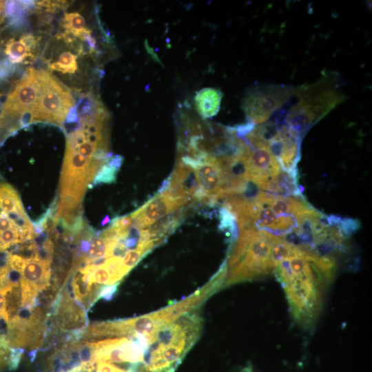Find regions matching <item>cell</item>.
Here are the masks:
<instances>
[{
	"label": "cell",
	"instance_id": "6da1fadb",
	"mask_svg": "<svg viewBox=\"0 0 372 372\" xmlns=\"http://www.w3.org/2000/svg\"><path fill=\"white\" fill-rule=\"evenodd\" d=\"M336 271L335 259L304 246L279 261L274 272L285 292L292 316L310 327L317 320L323 296Z\"/></svg>",
	"mask_w": 372,
	"mask_h": 372
},
{
	"label": "cell",
	"instance_id": "7a4b0ae2",
	"mask_svg": "<svg viewBox=\"0 0 372 372\" xmlns=\"http://www.w3.org/2000/svg\"><path fill=\"white\" fill-rule=\"evenodd\" d=\"M293 245L263 231H238L226 263L224 287L252 280L274 272L277 263L287 256Z\"/></svg>",
	"mask_w": 372,
	"mask_h": 372
},
{
	"label": "cell",
	"instance_id": "3957f363",
	"mask_svg": "<svg viewBox=\"0 0 372 372\" xmlns=\"http://www.w3.org/2000/svg\"><path fill=\"white\" fill-rule=\"evenodd\" d=\"M345 99L336 75H326L314 83L294 87L289 101L273 115L271 121L286 125L302 138Z\"/></svg>",
	"mask_w": 372,
	"mask_h": 372
},
{
	"label": "cell",
	"instance_id": "277c9868",
	"mask_svg": "<svg viewBox=\"0 0 372 372\" xmlns=\"http://www.w3.org/2000/svg\"><path fill=\"white\" fill-rule=\"evenodd\" d=\"M294 87L272 83H258L245 93L242 108L247 122L254 125L269 121L290 99Z\"/></svg>",
	"mask_w": 372,
	"mask_h": 372
},
{
	"label": "cell",
	"instance_id": "5b68a950",
	"mask_svg": "<svg viewBox=\"0 0 372 372\" xmlns=\"http://www.w3.org/2000/svg\"><path fill=\"white\" fill-rule=\"evenodd\" d=\"M41 88L30 122L45 121L62 124L74 106L70 92L54 76L39 70Z\"/></svg>",
	"mask_w": 372,
	"mask_h": 372
},
{
	"label": "cell",
	"instance_id": "8992f818",
	"mask_svg": "<svg viewBox=\"0 0 372 372\" xmlns=\"http://www.w3.org/2000/svg\"><path fill=\"white\" fill-rule=\"evenodd\" d=\"M256 128L283 172L297 174L302 138L286 125H277L269 121Z\"/></svg>",
	"mask_w": 372,
	"mask_h": 372
},
{
	"label": "cell",
	"instance_id": "52a82bcc",
	"mask_svg": "<svg viewBox=\"0 0 372 372\" xmlns=\"http://www.w3.org/2000/svg\"><path fill=\"white\" fill-rule=\"evenodd\" d=\"M46 334L75 335L88 325L86 310L73 298L65 286L51 311Z\"/></svg>",
	"mask_w": 372,
	"mask_h": 372
},
{
	"label": "cell",
	"instance_id": "ba28073f",
	"mask_svg": "<svg viewBox=\"0 0 372 372\" xmlns=\"http://www.w3.org/2000/svg\"><path fill=\"white\" fill-rule=\"evenodd\" d=\"M41 88L39 70L29 68L9 93L3 106L1 118L21 115V121L33 111Z\"/></svg>",
	"mask_w": 372,
	"mask_h": 372
},
{
	"label": "cell",
	"instance_id": "9c48e42d",
	"mask_svg": "<svg viewBox=\"0 0 372 372\" xmlns=\"http://www.w3.org/2000/svg\"><path fill=\"white\" fill-rule=\"evenodd\" d=\"M246 146L249 180L269 192L281 173L280 167L265 141Z\"/></svg>",
	"mask_w": 372,
	"mask_h": 372
},
{
	"label": "cell",
	"instance_id": "30bf717a",
	"mask_svg": "<svg viewBox=\"0 0 372 372\" xmlns=\"http://www.w3.org/2000/svg\"><path fill=\"white\" fill-rule=\"evenodd\" d=\"M158 192L185 203L200 202L203 194L194 169L177 158L175 168L169 177L164 181Z\"/></svg>",
	"mask_w": 372,
	"mask_h": 372
},
{
	"label": "cell",
	"instance_id": "8fae6325",
	"mask_svg": "<svg viewBox=\"0 0 372 372\" xmlns=\"http://www.w3.org/2000/svg\"><path fill=\"white\" fill-rule=\"evenodd\" d=\"M203 194L202 203L215 205L224 197V178L218 161L209 155L194 167Z\"/></svg>",
	"mask_w": 372,
	"mask_h": 372
},
{
	"label": "cell",
	"instance_id": "7c38bea8",
	"mask_svg": "<svg viewBox=\"0 0 372 372\" xmlns=\"http://www.w3.org/2000/svg\"><path fill=\"white\" fill-rule=\"evenodd\" d=\"M187 203L174 199L165 193L158 192L143 206L131 214L134 225L143 229L161 218L180 209Z\"/></svg>",
	"mask_w": 372,
	"mask_h": 372
},
{
	"label": "cell",
	"instance_id": "4fadbf2b",
	"mask_svg": "<svg viewBox=\"0 0 372 372\" xmlns=\"http://www.w3.org/2000/svg\"><path fill=\"white\" fill-rule=\"evenodd\" d=\"M223 98L220 90L205 87L199 90L194 97V105L198 114L203 118H209L218 112Z\"/></svg>",
	"mask_w": 372,
	"mask_h": 372
},
{
	"label": "cell",
	"instance_id": "5bb4252c",
	"mask_svg": "<svg viewBox=\"0 0 372 372\" xmlns=\"http://www.w3.org/2000/svg\"><path fill=\"white\" fill-rule=\"evenodd\" d=\"M36 40L32 35H24L19 40L10 39L6 45L5 52L11 63H20L27 58L34 56L32 50Z\"/></svg>",
	"mask_w": 372,
	"mask_h": 372
},
{
	"label": "cell",
	"instance_id": "9a60e30c",
	"mask_svg": "<svg viewBox=\"0 0 372 372\" xmlns=\"http://www.w3.org/2000/svg\"><path fill=\"white\" fill-rule=\"evenodd\" d=\"M186 211L179 209L161 218L148 228L152 236L161 244L174 231L184 219Z\"/></svg>",
	"mask_w": 372,
	"mask_h": 372
},
{
	"label": "cell",
	"instance_id": "2e32d148",
	"mask_svg": "<svg viewBox=\"0 0 372 372\" xmlns=\"http://www.w3.org/2000/svg\"><path fill=\"white\" fill-rule=\"evenodd\" d=\"M23 349L9 346L6 340L0 338V372H9L19 366Z\"/></svg>",
	"mask_w": 372,
	"mask_h": 372
},
{
	"label": "cell",
	"instance_id": "e0dca14e",
	"mask_svg": "<svg viewBox=\"0 0 372 372\" xmlns=\"http://www.w3.org/2000/svg\"><path fill=\"white\" fill-rule=\"evenodd\" d=\"M63 25L69 35L82 40H86L91 35V31L85 28V19L78 12L65 13Z\"/></svg>",
	"mask_w": 372,
	"mask_h": 372
},
{
	"label": "cell",
	"instance_id": "ac0fdd59",
	"mask_svg": "<svg viewBox=\"0 0 372 372\" xmlns=\"http://www.w3.org/2000/svg\"><path fill=\"white\" fill-rule=\"evenodd\" d=\"M122 161L123 158L120 156L110 158L99 169L93 180L94 184L111 183L114 182Z\"/></svg>",
	"mask_w": 372,
	"mask_h": 372
},
{
	"label": "cell",
	"instance_id": "d6986e66",
	"mask_svg": "<svg viewBox=\"0 0 372 372\" xmlns=\"http://www.w3.org/2000/svg\"><path fill=\"white\" fill-rule=\"evenodd\" d=\"M50 68L63 74H74L78 69L77 56L70 52H63L58 61L51 63Z\"/></svg>",
	"mask_w": 372,
	"mask_h": 372
},
{
	"label": "cell",
	"instance_id": "ffe728a7",
	"mask_svg": "<svg viewBox=\"0 0 372 372\" xmlns=\"http://www.w3.org/2000/svg\"><path fill=\"white\" fill-rule=\"evenodd\" d=\"M134 225L131 214L116 218L113 220L111 227L118 231L130 229Z\"/></svg>",
	"mask_w": 372,
	"mask_h": 372
},
{
	"label": "cell",
	"instance_id": "44dd1931",
	"mask_svg": "<svg viewBox=\"0 0 372 372\" xmlns=\"http://www.w3.org/2000/svg\"><path fill=\"white\" fill-rule=\"evenodd\" d=\"M10 68V67L7 62H0V79H3L8 76Z\"/></svg>",
	"mask_w": 372,
	"mask_h": 372
},
{
	"label": "cell",
	"instance_id": "7402d4cb",
	"mask_svg": "<svg viewBox=\"0 0 372 372\" xmlns=\"http://www.w3.org/2000/svg\"><path fill=\"white\" fill-rule=\"evenodd\" d=\"M6 1H0V26L3 23L6 17Z\"/></svg>",
	"mask_w": 372,
	"mask_h": 372
},
{
	"label": "cell",
	"instance_id": "603a6c76",
	"mask_svg": "<svg viewBox=\"0 0 372 372\" xmlns=\"http://www.w3.org/2000/svg\"><path fill=\"white\" fill-rule=\"evenodd\" d=\"M109 221H110L109 217H108V216H106V217L103 219V220L102 221L101 224L103 225L107 223Z\"/></svg>",
	"mask_w": 372,
	"mask_h": 372
},
{
	"label": "cell",
	"instance_id": "cb8c5ba5",
	"mask_svg": "<svg viewBox=\"0 0 372 372\" xmlns=\"http://www.w3.org/2000/svg\"><path fill=\"white\" fill-rule=\"evenodd\" d=\"M1 96V94H0V97Z\"/></svg>",
	"mask_w": 372,
	"mask_h": 372
}]
</instances>
